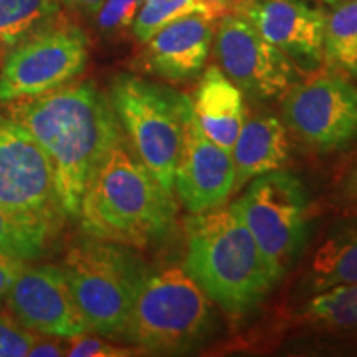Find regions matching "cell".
<instances>
[{
    "instance_id": "1",
    "label": "cell",
    "mask_w": 357,
    "mask_h": 357,
    "mask_svg": "<svg viewBox=\"0 0 357 357\" xmlns=\"http://www.w3.org/2000/svg\"><path fill=\"white\" fill-rule=\"evenodd\" d=\"M50 160L61 208L78 220L84 192L123 129L105 95L93 82L68 83L43 95L3 105Z\"/></svg>"
},
{
    "instance_id": "2",
    "label": "cell",
    "mask_w": 357,
    "mask_h": 357,
    "mask_svg": "<svg viewBox=\"0 0 357 357\" xmlns=\"http://www.w3.org/2000/svg\"><path fill=\"white\" fill-rule=\"evenodd\" d=\"M176 213L172 192L119 142L88 184L78 220L88 236L144 250L167 238Z\"/></svg>"
},
{
    "instance_id": "3",
    "label": "cell",
    "mask_w": 357,
    "mask_h": 357,
    "mask_svg": "<svg viewBox=\"0 0 357 357\" xmlns=\"http://www.w3.org/2000/svg\"><path fill=\"white\" fill-rule=\"evenodd\" d=\"M185 270L235 318L260 306L276 284L234 205L194 213L187 220Z\"/></svg>"
},
{
    "instance_id": "4",
    "label": "cell",
    "mask_w": 357,
    "mask_h": 357,
    "mask_svg": "<svg viewBox=\"0 0 357 357\" xmlns=\"http://www.w3.org/2000/svg\"><path fill=\"white\" fill-rule=\"evenodd\" d=\"M70 291L89 333L123 339L149 266L131 247L88 236L61 263Z\"/></svg>"
},
{
    "instance_id": "5",
    "label": "cell",
    "mask_w": 357,
    "mask_h": 357,
    "mask_svg": "<svg viewBox=\"0 0 357 357\" xmlns=\"http://www.w3.org/2000/svg\"><path fill=\"white\" fill-rule=\"evenodd\" d=\"M211 301L185 268L169 265L149 270L123 339L155 354L189 352L212 331Z\"/></svg>"
},
{
    "instance_id": "6",
    "label": "cell",
    "mask_w": 357,
    "mask_h": 357,
    "mask_svg": "<svg viewBox=\"0 0 357 357\" xmlns=\"http://www.w3.org/2000/svg\"><path fill=\"white\" fill-rule=\"evenodd\" d=\"M108 96L137 159L174 194L185 124L194 111L190 98L132 73L116 75Z\"/></svg>"
},
{
    "instance_id": "7",
    "label": "cell",
    "mask_w": 357,
    "mask_h": 357,
    "mask_svg": "<svg viewBox=\"0 0 357 357\" xmlns=\"http://www.w3.org/2000/svg\"><path fill=\"white\" fill-rule=\"evenodd\" d=\"M0 207L47 243L66 215L50 160L19 123L0 113Z\"/></svg>"
},
{
    "instance_id": "8",
    "label": "cell",
    "mask_w": 357,
    "mask_h": 357,
    "mask_svg": "<svg viewBox=\"0 0 357 357\" xmlns=\"http://www.w3.org/2000/svg\"><path fill=\"white\" fill-rule=\"evenodd\" d=\"M234 207L278 283L307 240L310 202L305 185L288 171L266 172L253 178Z\"/></svg>"
},
{
    "instance_id": "9",
    "label": "cell",
    "mask_w": 357,
    "mask_h": 357,
    "mask_svg": "<svg viewBox=\"0 0 357 357\" xmlns=\"http://www.w3.org/2000/svg\"><path fill=\"white\" fill-rule=\"evenodd\" d=\"M89 58L86 33L61 19L26 33L0 63V105L32 98L68 84L83 73Z\"/></svg>"
},
{
    "instance_id": "10",
    "label": "cell",
    "mask_w": 357,
    "mask_h": 357,
    "mask_svg": "<svg viewBox=\"0 0 357 357\" xmlns=\"http://www.w3.org/2000/svg\"><path fill=\"white\" fill-rule=\"evenodd\" d=\"M284 126L316 153H336L357 141V86L339 71L294 82L283 95Z\"/></svg>"
},
{
    "instance_id": "11",
    "label": "cell",
    "mask_w": 357,
    "mask_h": 357,
    "mask_svg": "<svg viewBox=\"0 0 357 357\" xmlns=\"http://www.w3.org/2000/svg\"><path fill=\"white\" fill-rule=\"evenodd\" d=\"M218 68L258 100L281 96L296 82L291 60L258 33L240 13L222 15L215 32Z\"/></svg>"
},
{
    "instance_id": "12",
    "label": "cell",
    "mask_w": 357,
    "mask_h": 357,
    "mask_svg": "<svg viewBox=\"0 0 357 357\" xmlns=\"http://www.w3.org/2000/svg\"><path fill=\"white\" fill-rule=\"evenodd\" d=\"M8 314L38 334L75 337L89 333L61 266L22 265L7 294Z\"/></svg>"
},
{
    "instance_id": "13",
    "label": "cell",
    "mask_w": 357,
    "mask_h": 357,
    "mask_svg": "<svg viewBox=\"0 0 357 357\" xmlns=\"http://www.w3.org/2000/svg\"><path fill=\"white\" fill-rule=\"evenodd\" d=\"M174 187L190 213L220 207L235 190V166L230 153L205 136L194 111L185 124Z\"/></svg>"
},
{
    "instance_id": "14",
    "label": "cell",
    "mask_w": 357,
    "mask_h": 357,
    "mask_svg": "<svg viewBox=\"0 0 357 357\" xmlns=\"http://www.w3.org/2000/svg\"><path fill=\"white\" fill-rule=\"evenodd\" d=\"M238 13L298 65L314 70L324 60L326 13L306 0H245Z\"/></svg>"
},
{
    "instance_id": "15",
    "label": "cell",
    "mask_w": 357,
    "mask_h": 357,
    "mask_svg": "<svg viewBox=\"0 0 357 357\" xmlns=\"http://www.w3.org/2000/svg\"><path fill=\"white\" fill-rule=\"evenodd\" d=\"M213 20L204 13H194L160 29L146 42L139 68L167 82L197 77L211 53Z\"/></svg>"
},
{
    "instance_id": "16",
    "label": "cell",
    "mask_w": 357,
    "mask_h": 357,
    "mask_svg": "<svg viewBox=\"0 0 357 357\" xmlns=\"http://www.w3.org/2000/svg\"><path fill=\"white\" fill-rule=\"evenodd\" d=\"M192 105L205 136L230 153L245 123L242 89L212 65L205 70Z\"/></svg>"
},
{
    "instance_id": "17",
    "label": "cell",
    "mask_w": 357,
    "mask_h": 357,
    "mask_svg": "<svg viewBox=\"0 0 357 357\" xmlns=\"http://www.w3.org/2000/svg\"><path fill=\"white\" fill-rule=\"evenodd\" d=\"M235 166V190L263 174L287 164L289 142L287 126L275 116H257L243 123L230 149Z\"/></svg>"
},
{
    "instance_id": "18",
    "label": "cell",
    "mask_w": 357,
    "mask_h": 357,
    "mask_svg": "<svg viewBox=\"0 0 357 357\" xmlns=\"http://www.w3.org/2000/svg\"><path fill=\"white\" fill-rule=\"evenodd\" d=\"M357 283V218L339 223L311 258L306 288L311 293Z\"/></svg>"
},
{
    "instance_id": "19",
    "label": "cell",
    "mask_w": 357,
    "mask_h": 357,
    "mask_svg": "<svg viewBox=\"0 0 357 357\" xmlns=\"http://www.w3.org/2000/svg\"><path fill=\"white\" fill-rule=\"evenodd\" d=\"M323 56L331 70L357 78V2L336 3L326 15Z\"/></svg>"
},
{
    "instance_id": "20",
    "label": "cell",
    "mask_w": 357,
    "mask_h": 357,
    "mask_svg": "<svg viewBox=\"0 0 357 357\" xmlns=\"http://www.w3.org/2000/svg\"><path fill=\"white\" fill-rule=\"evenodd\" d=\"M60 0H0V63L32 30L60 15Z\"/></svg>"
},
{
    "instance_id": "21",
    "label": "cell",
    "mask_w": 357,
    "mask_h": 357,
    "mask_svg": "<svg viewBox=\"0 0 357 357\" xmlns=\"http://www.w3.org/2000/svg\"><path fill=\"white\" fill-rule=\"evenodd\" d=\"M223 12L225 3L222 0H144L131 30L136 40L146 43L160 29L182 17L204 13L217 19Z\"/></svg>"
},
{
    "instance_id": "22",
    "label": "cell",
    "mask_w": 357,
    "mask_h": 357,
    "mask_svg": "<svg viewBox=\"0 0 357 357\" xmlns=\"http://www.w3.org/2000/svg\"><path fill=\"white\" fill-rule=\"evenodd\" d=\"M305 316L311 323L333 331L357 328V283L337 284L312 294Z\"/></svg>"
},
{
    "instance_id": "23",
    "label": "cell",
    "mask_w": 357,
    "mask_h": 357,
    "mask_svg": "<svg viewBox=\"0 0 357 357\" xmlns=\"http://www.w3.org/2000/svg\"><path fill=\"white\" fill-rule=\"evenodd\" d=\"M50 243L17 222L0 207V253L22 261L37 260L47 253Z\"/></svg>"
},
{
    "instance_id": "24",
    "label": "cell",
    "mask_w": 357,
    "mask_h": 357,
    "mask_svg": "<svg viewBox=\"0 0 357 357\" xmlns=\"http://www.w3.org/2000/svg\"><path fill=\"white\" fill-rule=\"evenodd\" d=\"M144 0H105L95 13L98 30L102 35H119L132 29L134 20L139 13Z\"/></svg>"
},
{
    "instance_id": "25",
    "label": "cell",
    "mask_w": 357,
    "mask_h": 357,
    "mask_svg": "<svg viewBox=\"0 0 357 357\" xmlns=\"http://www.w3.org/2000/svg\"><path fill=\"white\" fill-rule=\"evenodd\" d=\"M33 331L22 326L13 316L0 314V357H25L35 339Z\"/></svg>"
},
{
    "instance_id": "26",
    "label": "cell",
    "mask_w": 357,
    "mask_h": 357,
    "mask_svg": "<svg viewBox=\"0 0 357 357\" xmlns=\"http://www.w3.org/2000/svg\"><path fill=\"white\" fill-rule=\"evenodd\" d=\"M139 347H121L100 337L86 336V333L66 337V356L70 357H128L139 354Z\"/></svg>"
},
{
    "instance_id": "27",
    "label": "cell",
    "mask_w": 357,
    "mask_h": 357,
    "mask_svg": "<svg viewBox=\"0 0 357 357\" xmlns=\"http://www.w3.org/2000/svg\"><path fill=\"white\" fill-rule=\"evenodd\" d=\"M30 357H60L66 356V337L48 336V334H35Z\"/></svg>"
},
{
    "instance_id": "28",
    "label": "cell",
    "mask_w": 357,
    "mask_h": 357,
    "mask_svg": "<svg viewBox=\"0 0 357 357\" xmlns=\"http://www.w3.org/2000/svg\"><path fill=\"white\" fill-rule=\"evenodd\" d=\"M25 261L0 253V305L6 303L7 294L10 291L13 281H15Z\"/></svg>"
},
{
    "instance_id": "29",
    "label": "cell",
    "mask_w": 357,
    "mask_h": 357,
    "mask_svg": "<svg viewBox=\"0 0 357 357\" xmlns=\"http://www.w3.org/2000/svg\"><path fill=\"white\" fill-rule=\"evenodd\" d=\"M341 197L349 211L357 212V162L347 174L341 187Z\"/></svg>"
},
{
    "instance_id": "30",
    "label": "cell",
    "mask_w": 357,
    "mask_h": 357,
    "mask_svg": "<svg viewBox=\"0 0 357 357\" xmlns=\"http://www.w3.org/2000/svg\"><path fill=\"white\" fill-rule=\"evenodd\" d=\"M105 0H60L61 6H65L70 10L83 13V15H95L98 8Z\"/></svg>"
},
{
    "instance_id": "31",
    "label": "cell",
    "mask_w": 357,
    "mask_h": 357,
    "mask_svg": "<svg viewBox=\"0 0 357 357\" xmlns=\"http://www.w3.org/2000/svg\"><path fill=\"white\" fill-rule=\"evenodd\" d=\"M319 2L329 3V6H336V3H341V2H357V0H319Z\"/></svg>"
},
{
    "instance_id": "32",
    "label": "cell",
    "mask_w": 357,
    "mask_h": 357,
    "mask_svg": "<svg viewBox=\"0 0 357 357\" xmlns=\"http://www.w3.org/2000/svg\"><path fill=\"white\" fill-rule=\"evenodd\" d=\"M223 3H242L245 0H222Z\"/></svg>"
}]
</instances>
